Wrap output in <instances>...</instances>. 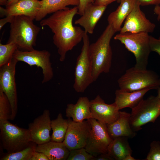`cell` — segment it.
<instances>
[{
  "label": "cell",
  "instance_id": "cb8c5ba5",
  "mask_svg": "<svg viewBox=\"0 0 160 160\" xmlns=\"http://www.w3.org/2000/svg\"><path fill=\"white\" fill-rule=\"evenodd\" d=\"M128 138L119 137L113 139L108 149V153L115 160H124L132 151L127 140Z\"/></svg>",
  "mask_w": 160,
  "mask_h": 160
},
{
  "label": "cell",
  "instance_id": "d590c367",
  "mask_svg": "<svg viewBox=\"0 0 160 160\" xmlns=\"http://www.w3.org/2000/svg\"><path fill=\"white\" fill-rule=\"evenodd\" d=\"M117 0H94L93 4L97 5L107 6Z\"/></svg>",
  "mask_w": 160,
  "mask_h": 160
},
{
  "label": "cell",
  "instance_id": "30bf717a",
  "mask_svg": "<svg viewBox=\"0 0 160 160\" xmlns=\"http://www.w3.org/2000/svg\"><path fill=\"white\" fill-rule=\"evenodd\" d=\"M88 120L91 129L85 147L86 150L94 156L107 153L108 147L113 139L108 134L107 124L93 118Z\"/></svg>",
  "mask_w": 160,
  "mask_h": 160
},
{
  "label": "cell",
  "instance_id": "83f0119b",
  "mask_svg": "<svg viewBox=\"0 0 160 160\" xmlns=\"http://www.w3.org/2000/svg\"><path fill=\"white\" fill-rule=\"evenodd\" d=\"M11 108L5 94L0 91V122L11 119Z\"/></svg>",
  "mask_w": 160,
  "mask_h": 160
},
{
  "label": "cell",
  "instance_id": "74e56055",
  "mask_svg": "<svg viewBox=\"0 0 160 160\" xmlns=\"http://www.w3.org/2000/svg\"><path fill=\"white\" fill-rule=\"evenodd\" d=\"M153 12L154 14L157 15L158 20L160 21V4L155 5L153 9Z\"/></svg>",
  "mask_w": 160,
  "mask_h": 160
},
{
  "label": "cell",
  "instance_id": "4fadbf2b",
  "mask_svg": "<svg viewBox=\"0 0 160 160\" xmlns=\"http://www.w3.org/2000/svg\"><path fill=\"white\" fill-rule=\"evenodd\" d=\"M140 6L136 1L134 8L125 20L120 33H148L153 32L155 24L146 18L145 14L141 10Z\"/></svg>",
  "mask_w": 160,
  "mask_h": 160
},
{
  "label": "cell",
  "instance_id": "ffe728a7",
  "mask_svg": "<svg viewBox=\"0 0 160 160\" xmlns=\"http://www.w3.org/2000/svg\"><path fill=\"white\" fill-rule=\"evenodd\" d=\"M151 89L147 88L139 91L128 92L117 89L115 92L114 102L119 110L126 108H129L132 109L136 106L143 99L145 94Z\"/></svg>",
  "mask_w": 160,
  "mask_h": 160
},
{
  "label": "cell",
  "instance_id": "f546056e",
  "mask_svg": "<svg viewBox=\"0 0 160 160\" xmlns=\"http://www.w3.org/2000/svg\"><path fill=\"white\" fill-rule=\"evenodd\" d=\"M145 160H160V142L153 141L150 144V148Z\"/></svg>",
  "mask_w": 160,
  "mask_h": 160
},
{
  "label": "cell",
  "instance_id": "44dd1931",
  "mask_svg": "<svg viewBox=\"0 0 160 160\" xmlns=\"http://www.w3.org/2000/svg\"><path fill=\"white\" fill-rule=\"evenodd\" d=\"M136 0H121L117 9L108 15V24L112 26L116 32L120 31L122 23L134 8Z\"/></svg>",
  "mask_w": 160,
  "mask_h": 160
},
{
  "label": "cell",
  "instance_id": "b9f144b4",
  "mask_svg": "<svg viewBox=\"0 0 160 160\" xmlns=\"http://www.w3.org/2000/svg\"><path fill=\"white\" fill-rule=\"evenodd\" d=\"M157 93H158V95L157 96L160 99V84L159 86L157 89Z\"/></svg>",
  "mask_w": 160,
  "mask_h": 160
},
{
  "label": "cell",
  "instance_id": "52a82bcc",
  "mask_svg": "<svg viewBox=\"0 0 160 160\" xmlns=\"http://www.w3.org/2000/svg\"><path fill=\"white\" fill-rule=\"evenodd\" d=\"M87 33L85 31L81 52L76 60L75 68L73 88L78 93H83L94 80L92 76V66L89 48L90 44Z\"/></svg>",
  "mask_w": 160,
  "mask_h": 160
},
{
  "label": "cell",
  "instance_id": "8fae6325",
  "mask_svg": "<svg viewBox=\"0 0 160 160\" xmlns=\"http://www.w3.org/2000/svg\"><path fill=\"white\" fill-rule=\"evenodd\" d=\"M17 62L13 58L8 63L0 67V91L5 94L10 103L11 120L15 118L17 111L18 100L15 80L16 66Z\"/></svg>",
  "mask_w": 160,
  "mask_h": 160
},
{
  "label": "cell",
  "instance_id": "6da1fadb",
  "mask_svg": "<svg viewBox=\"0 0 160 160\" xmlns=\"http://www.w3.org/2000/svg\"><path fill=\"white\" fill-rule=\"evenodd\" d=\"M78 6L58 10L40 22V25L49 27L54 33L53 42L57 49L59 60H65L67 52L83 40L85 31L79 26H74L73 20L78 14Z\"/></svg>",
  "mask_w": 160,
  "mask_h": 160
},
{
  "label": "cell",
  "instance_id": "e575fe53",
  "mask_svg": "<svg viewBox=\"0 0 160 160\" xmlns=\"http://www.w3.org/2000/svg\"><path fill=\"white\" fill-rule=\"evenodd\" d=\"M92 160H114L108 153L100 154L94 156Z\"/></svg>",
  "mask_w": 160,
  "mask_h": 160
},
{
  "label": "cell",
  "instance_id": "8d00e7d4",
  "mask_svg": "<svg viewBox=\"0 0 160 160\" xmlns=\"http://www.w3.org/2000/svg\"><path fill=\"white\" fill-rule=\"evenodd\" d=\"M14 16H7L5 18L0 20V30H1L3 26L7 23H11L12 22Z\"/></svg>",
  "mask_w": 160,
  "mask_h": 160
},
{
  "label": "cell",
  "instance_id": "d6986e66",
  "mask_svg": "<svg viewBox=\"0 0 160 160\" xmlns=\"http://www.w3.org/2000/svg\"><path fill=\"white\" fill-rule=\"evenodd\" d=\"M90 101L87 97H81L76 104H68L65 110L66 116L76 122L92 118Z\"/></svg>",
  "mask_w": 160,
  "mask_h": 160
},
{
  "label": "cell",
  "instance_id": "ac0fdd59",
  "mask_svg": "<svg viewBox=\"0 0 160 160\" xmlns=\"http://www.w3.org/2000/svg\"><path fill=\"white\" fill-rule=\"evenodd\" d=\"M130 113L120 111L118 119L110 124H107V129L110 137L113 139L119 137L132 138L136 134L131 128L130 124Z\"/></svg>",
  "mask_w": 160,
  "mask_h": 160
},
{
  "label": "cell",
  "instance_id": "8992f818",
  "mask_svg": "<svg viewBox=\"0 0 160 160\" xmlns=\"http://www.w3.org/2000/svg\"><path fill=\"white\" fill-rule=\"evenodd\" d=\"M0 131L1 144L7 153L24 149L31 141L28 129L20 127L8 120L0 122Z\"/></svg>",
  "mask_w": 160,
  "mask_h": 160
},
{
  "label": "cell",
  "instance_id": "277c9868",
  "mask_svg": "<svg viewBox=\"0 0 160 160\" xmlns=\"http://www.w3.org/2000/svg\"><path fill=\"white\" fill-rule=\"evenodd\" d=\"M160 78L154 71L133 67L127 70L117 80L119 89L126 92H133L147 88H158Z\"/></svg>",
  "mask_w": 160,
  "mask_h": 160
},
{
  "label": "cell",
  "instance_id": "836d02e7",
  "mask_svg": "<svg viewBox=\"0 0 160 160\" xmlns=\"http://www.w3.org/2000/svg\"><path fill=\"white\" fill-rule=\"evenodd\" d=\"M140 6H145L151 5H155L160 4V0H136Z\"/></svg>",
  "mask_w": 160,
  "mask_h": 160
},
{
  "label": "cell",
  "instance_id": "f35d334b",
  "mask_svg": "<svg viewBox=\"0 0 160 160\" xmlns=\"http://www.w3.org/2000/svg\"><path fill=\"white\" fill-rule=\"evenodd\" d=\"M20 0H8L6 7L11 5L18 1Z\"/></svg>",
  "mask_w": 160,
  "mask_h": 160
},
{
  "label": "cell",
  "instance_id": "5bb4252c",
  "mask_svg": "<svg viewBox=\"0 0 160 160\" xmlns=\"http://www.w3.org/2000/svg\"><path fill=\"white\" fill-rule=\"evenodd\" d=\"M51 121L49 110L45 109L42 114L28 124L32 141L39 145L51 141Z\"/></svg>",
  "mask_w": 160,
  "mask_h": 160
},
{
  "label": "cell",
  "instance_id": "9c48e42d",
  "mask_svg": "<svg viewBox=\"0 0 160 160\" xmlns=\"http://www.w3.org/2000/svg\"><path fill=\"white\" fill-rule=\"evenodd\" d=\"M50 56V53L46 50L34 49L24 51L17 49L14 53L13 58L18 62H24L30 66L34 65L41 68L43 74L42 83L44 84L51 80L54 76Z\"/></svg>",
  "mask_w": 160,
  "mask_h": 160
},
{
  "label": "cell",
  "instance_id": "2e32d148",
  "mask_svg": "<svg viewBox=\"0 0 160 160\" xmlns=\"http://www.w3.org/2000/svg\"><path fill=\"white\" fill-rule=\"evenodd\" d=\"M41 6L40 1L20 0L5 8L0 6V16L24 15L35 20Z\"/></svg>",
  "mask_w": 160,
  "mask_h": 160
},
{
  "label": "cell",
  "instance_id": "7c38bea8",
  "mask_svg": "<svg viewBox=\"0 0 160 160\" xmlns=\"http://www.w3.org/2000/svg\"><path fill=\"white\" fill-rule=\"evenodd\" d=\"M68 127L63 143L70 151L85 148L91 129L88 120L76 122L68 118Z\"/></svg>",
  "mask_w": 160,
  "mask_h": 160
},
{
  "label": "cell",
  "instance_id": "ee69618b",
  "mask_svg": "<svg viewBox=\"0 0 160 160\" xmlns=\"http://www.w3.org/2000/svg\"><path fill=\"white\" fill-rule=\"evenodd\" d=\"M92 0L93 1V2H94V0Z\"/></svg>",
  "mask_w": 160,
  "mask_h": 160
},
{
  "label": "cell",
  "instance_id": "9a60e30c",
  "mask_svg": "<svg viewBox=\"0 0 160 160\" xmlns=\"http://www.w3.org/2000/svg\"><path fill=\"white\" fill-rule=\"evenodd\" d=\"M92 118L106 124L114 122L119 118L120 111L115 103H106L99 95L90 101Z\"/></svg>",
  "mask_w": 160,
  "mask_h": 160
},
{
  "label": "cell",
  "instance_id": "d4e9b609",
  "mask_svg": "<svg viewBox=\"0 0 160 160\" xmlns=\"http://www.w3.org/2000/svg\"><path fill=\"white\" fill-rule=\"evenodd\" d=\"M68 127V119H64L62 113H59L56 119L51 121V127L52 132L51 136V141L63 142Z\"/></svg>",
  "mask_w": 160,
  "mask_h": 160
},
{
  "label": "cell",
  "instance_id": "e0dca14e",
  "mask_svg": "<svg viewBox=\"0 0 160 160\" xmlns=\"http://www.w3.org/2000/svg\"><path fill=\"white\" fill-rule=\"evenodd\" d=\"M106 8L105 6L91 3L86 7L81 17L75 21L74 24L82 27L87 33L92 34Z\"/></svg>",
  "mask_w": 160,
  "mask_h": 160
},
{
  "label": "cell",
  "instance_id": "ab89813d",
  "mask_svg": "<svg viewBox=\"0 0 160 160\" xmlns=\"http://www.w3.org/2000/svg\"><path fill=\"white\" fill-rule=\"evenodd\" d=\"M132 154H129L124 159V160H136L137 159L134 158L132 156Z\"/></svg>",
  "mask_w": 160,
  "mask_h": 160
},
{
  "label": "cell",
  "instance_id": "7402d4cb",
  "mask_svg": "<svg viewBox=\"0 0 160 160\" xmlns=\"http://www.w3.org/2000/svg\"><path fill=\"white\" fill-rule=\"evenodd\" d=\"M36 151L44 153L49 160H66L70 150L63 143L50 141L37 145Z\"/></svg>",
  "mask_w": 160,
  "mask_h": 160
},
{
  "label": "cell",
  "instance_id": "484cf974",
  "mask_svg": "<svg viewBox=\"0 0 160 160\" xmlns=\"http://www.w3.org/2000/svg\"><path fill=\"white\" fill-rule=\"evenodd\" d=\"M37 144L31 141L25 148L17 152L7 153L0 159V160H30L36 151Z\"/></svg>",
  "mask_w": 160,
  "mask_h": 160
},
{
  "label": "cell",
  "instance_id": "ba28073f",
  "mask_svg": "<svg viewBox=\"0 0 160 160\" xmlns=\"http://www.w3.org/2000/svg\"><path fill=\"white\" fill-rule=\"evenodd\" d=\"M160 116V99L157 96H150L142 100L132 109L130 124L135 132L140 130L142 126L149 122L154 123Z\"/></svg>",
  "mask_w": 160,
  "mask_h": 160
},
{
  "label": "cell",
  "instance_id": "603a6c76",
  "mask_svg": "<svg viewBox=\"0 0 160 160\" xmlns=\"http://www.w3.org/2000/svg\"><path fill=\"white\" fill-rule=\"evenodd\" d=\"M41 8L35 20L41 21L48 14L67 8L69 5L78 6L79 0H41Z\"/></svg>",
  "mask_w": 160,
  "mask_h": 160
},
{
  "label": "cell",
  "instance_id": "4dcf8cb0",
  "mask_svg": "<svg viewBox=\"0 0 160 160\" xmlns=\"http://www.w3.org/2000/svg\"><path fill=\"white\" fill-rule=\"evenodd\" d=\"M149 45L151 52H156L160 56V36L156 39L150 36Z\"/></svg>",
  "mask_w": 160,
  "mask_h": 160
},
{
  "label": "cell",
  "instance_id": "5b68a950",
  "mask_svg": "<svg viewBox=\"0 0 160 160\" xmlns=\"http://www.w3.org/2000/svg\"><path fill=\"white\" fill-rule=\"evenodd\" d=\"M149 37L148 33L146 32H125L120 33L116 35L114 39L119 41L128 51L134 55L136 61L134 67L146 69L151 52Z\"/></svg>",
  "mask_w": 160,
  "mask_h": 160
},
{
  "label": "cell",
  "instance_id": "1f68e13d",
  "mask_svg": "<svg viewBox=\"0 0 160 160\" xmlns=\"http://www.w3.org/2000/svg\"><path fill=\"white\" fill-rule=\"evenodd\" d=\"M79 3L78 7V14L81 16L83 13L86 7L94 2L92 0H79Z\"/></svg>",
  "mask_w": 160,
  "mask_h": 160
},
{
  "label": "cell",
  "instance_id": "4316f807",
  "mask_svg": "<svg viewBox=\"0 0 160 160\" xmlns=\"http://www.w3.org/2000/svg\"><path fill=\"white\" fill-rule=\"evenodd\" d=\"M18 48L13 43H7L5 44L0 43V67L9 62L13 58V55Z\"/></svg>",
  "mask_w": 160,
  "mask_h": 160
},
{
  "label": "cell",
  "instance_id": "3957f363",
  "mask_svg": "<svg viewBox=\"0 0 160 160\" xmlns=\"http://www.w3.org/2000/svg\"><path fill=\"white\" fill-rule=\"evenodd\" d=\"M34 20L24 15L15 16L10 23L7 43H13L18 49L30 51L34 49L37 36L41 28L34 24Z\"/></svg>",
  "mask_w": 160,
  "mask_h": 160
},
{
  "label": "cell",
  "instance_id": "7bdbcfd3",
  "mask_svg": "<svg viewBox=\"0 0 160 160\" xmlns=\"http://www.w3.org/2000/svg\"><path fill=\"white\" fill-rule=\"evenodd\" d=\"M121 1V0H117V1H117L118 3H120V2Z\"/></svg>",
  "mask_w": 160,
  "mask_h": 160
},
{
  "label": "cell",
  "instance_id": "d6a6232c",
  "mask_svg": "<svg viewBox=\"0 0 160 160\" xmlns=\"http://www.w3.org/2000/svg\"><path fill=\"white\" fill-rule=\"evenodd\" d=\"M30 160H49V159L43 153L36 151Z\"/></svg>",
  "mask_w": 160,
  "mask_h": 160
},
{
  "label": "cell",
  "instance_id": "7a4b0ae2",
  "mask_svg": "<svg viewBox=\"0 0 160 160\" xmlns=\"http://www.w3.org/2000/svg\"><path fill=\"white\" fill-rule=\"evenodd\" d=\"M116 33L112 26L108 24L97 40L89 45V51L94 81L102 73L110 71L112 55L110 41Z\"/></svg>",
  "mask_w": 160,
  "mask_h": 160
},
{
  "label": "cell",
  "instance_id": "60d3db41",
  "mask_svg": "<svg viewBox=\"0 0 160 160\" xmlns=\"http://www.w3.org/2000/svg\"><path fill=\"white\" fill-rule=\"evenodd\" d=\"M8 0H0V4L1 5L6 6Z\"/></svg>",
  "mask_w": 160,
  "mask_h": 160
},
{
  "label": "cell",
  "instance_id": "f1b7e54d",
  "mask_svg": "<svg viewBox=\"0 0 160 160\" xmlns=\"http://www.w3.org/2000/svg\"><path fill=\"white\" fill-rule=\"evenodd\" d=\"M94 157L82 148L70 150L67 160H92Z\"/></svg>",
  "mask_w": 160,
  "mask_h": 160
}]
</instances>
